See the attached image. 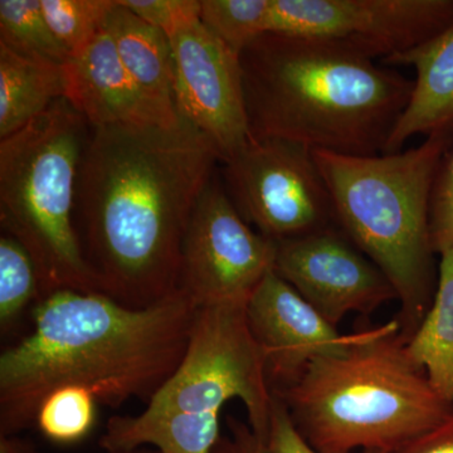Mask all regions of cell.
<instances>
[{
  "label": "cell",
  "mask_w": 453,
  "mask_h": 453,
  "mask_svg": "<svg viewBox=\"0 0 453 453\" xmlns=\"http://www.w3.org/2000/svg\"><path fill=\"white\" fill-rule=\"evenodd\" d=\"M429 234L434 253L453 249V146L443 155L432 184Z\"/></svg>",
  "instance_id": "cell-25"
},
{
  "label": "cell",
  "mask_w": 453,
  "mask_h": 453,
  "mask_svg": "<svg viewBox=\"0 0 453 453\" xmlns=\"http://www.w3.org/2000/svg\"><path fill=\"white\" fill-rule=\"evenodd\" d=\"M125 70L149 106L169 127H180L175 107L174 58L168 35L119 0L104 23Z\"/></svg>",
  "instance_id": "cell-16"
},
{
  "label": "cell",
  "mask_w": 453,
  "mask_h": 453,
  "mask_svg": "<svg viewBox=\"0 0 453 453\" xmlns=\"http://www.w3.org/2000/svg\"><path fill=\"white\" fill-rule=\"evenodd\" d=\"M198 306L179 290L145 309L58 290L33 308V329L0 356V437L35 425L50 392L91 390L97 403L146 404L177 371Z\"/></svg>",
  "instance_id": "cell-2"
},
{
  "label": "cell",
  "mask_w": 453,
  "mask_h": 453,
  "mask_svg": "<svg viewBox=\"0 0 453 453\" xmlns=\"http://www.w3.org/2000/svg\"><path fill=\"white\" fill-rule=\"evenodd\" d=\"M96 404V396L85 387H61L43 399L35 425L53 442L76 443L94 427Z\"/></svg>",
  "instance_id": "cell-22"
},
{
  "label": "cell",
  "mask_w": 453,
  "mask_h": 453,
  "mask_svg": "<svg viewBox=\"0 0 453 453\" xmlns=\"http://www.w3.org/2000/svg\"><path fill=\"white\" fill-rule=\"evenodd\" d=\"M65 96V65L28 58L0 44V140Z\"/></svg>",
  "instance_id": "cell-17"
},
{
  "label": "cell",
  "mask_w": 453,
  "mask_h": 453,
  "mask_svg": "<svg viewBox=\"0 0 453 453\" xmlns=\"http://www.w3.org/2000/svg\"><path fill=\"white\" fill-rule=\"evenodd\" d=\"M247 303L196 309L180 365L142 413L219 417L226 402L240 399L249 413L253 436H266L273 395L266 357L247 323Z\"/></svg>",
  "instance_id": "cell-7"
},
{
  "label": "cell",
  "mask_w": 453,
  "mask_h": 453,
  "mask_svg": "<svg viewBox=\"0 0 453 453\" xmlns=\"http://www.w3.org/2000/svg\"><path fill=\"white\" fill-rule=\"evenodd\" d=\"M436 294L405 345L408 357L453 408V249L441 252Z\"/></svg>",
  "instance_id": "cell-18"
},
{
  "label": "cell",
  "mask_w": 453,
  "mask_h": 453,
  "mask_svg": "<svg viewBox=\"0 0 453 453\" xmlns=\"http://www.w3.org/2000/svg\"><path fill=\"white\" fill-rule=\"evenodd\" d=\"M390 453H453V416Z\"/></svg>",
  "instance_id": "cell-27"
},
{
  "label": "cell",
  "mask_w": 453,
  "mask_h": 453,
  "mask_svg": "<svg viewBox=\"0 0 453 453\" xmlns=\"http://www.w3.org/2000/svg\"><path fill=\"white\" fill-rule=\"evenodd\" d=\"M42 299L40 275L32 256L9 234L0 238V330L11 332L27 309Z\"/></svg>",
  "instance_id": "cell-20"
},
{
  "label": "cell",
  "mask_w": 453,
  "mask_h": 453,
  "mask_svg": "<svg viewBox=\"0 0 453 453\" xmlns=\"http://www.w3.org/2000/svg\"><path fill=\"white\" fill-rule=\"evenodd\" d=\"M219 162L186 124L91 127L73 222L97 294L145 309L179 291L184 235Z\"/></svg>",
  "instance_id": "cell-1"
},
{
  "label": "cell",
  "mask_w": 453,
  "mask_h": 453,
  "mask_svg": "<svg viewBox=\"0 0 453 453\" xmlns=\"http://www.w3.org/2000/svg\"><path fill=\"white\" fill-rule=\"evenodd\" d=\"M273 271L336 327L351 312L372 314L396 299L389 280L335 226L277 241Z\"/></svg>",
  "instance_id": "cell-12"
},
{
  "label": "cell",
  "mask_w": 453,
  "mask_h": 453,
  "mask_svg": "<svg viewBox=\"0 0 453 453\" xmlns=\"http://www.w3.org/2000/svg\"><path fill=\"white\" fill-rule=\"evenodd\" d=\"M271 0H201V22L240 56L259 35L270 32Z\"/></svg>",
  "instance_id": "cell-21"
},
{
  "label": "cell",
  "mask_w": 453,
  "mask_h": 453,
  "mask_svg": "<svg viewBox=\"0 0 453 453\" xmlns=\"http://www.w3.org/2000/svg\"><path fill=\"white\" fill-rule=\"evenodd\" d=\"M276 242L252 228L214 174L190 217L179 290L196 306L247 303L273 270Z\"/></svg>",
  "instance_id": "cell-9"
},
{
  "label": "cell",
  "mask_w": 453,
  "mask_h": 453,
  "mask_svg": "<svg viewBox=\"0 0 453 453\" xmlns=\"http://www.w3.org/2000/svg\"><path fill=\"white\" fill-rule=\"evenodd\" d=\"M0 453H37L28 443L16 436L0 437Z\"/></svg>",
  "instance_id": "cell-28"
},
{
  "label": "cell",
  "mask_w": 453,
  "mask_h": 453,
  "mask_svg": "<svg viewBox=\"0 0 453 453\" xmlns=\"http://www.w3.org/2000/svg\"><path fill=\"white\" fill-rule=\"evenodd\" d=\"M452 23L453 0H271L270 32L344 41L381 61Z\"/></svg>",
  "instance_id": "cell-10"
},
{
  "label": "cell",
  "mask_w": 453,
  "mask_h": 453,
  "mask_svg": "<svg viewBox=\"0 0 453 453\" xmlns=\"http://www.w3.org/2000/svg\"><path fill=\"white\" fill-rule=\"evenodd\" d=\"M169 41L179 119L210 140L220 163L226 162L250 139L240 56L214 37L201 19Z\"/></svg>",
  "instance_id": "cell-11"
},
{
  "label": "cell",
  "mask_w": 453,
  "mask_h": 453,
  "mask_svg": "<svg viewBox=\"0 0 453 453\" xmlns=\"http://www.w3.org/2000/svg\"><path fill=\"white\" fill-rule=\"evenodd\" d=\"M116 0H41L50 31L68 55L81 49L105 23Z\"/></svg>",
  "instance_id": "cell-23"
},
{
  "label": "cell",
  "mask_w": 453,
  "mask_h": 453,
  "mask_svg": "<svg viewBox=\"0 0 453 453\" xmlns=\"http://www.w3.org/2000/svg\"><path fill=\"white\" fill-rule=\"evenodd\" d=\"M65 98L91 127H169L140 95L105 27L81 49L71 53L65 64Z\"/></svg>",
  "instance_id": "cell-14"
},
{
  "label": "cell",
  "mask_w": 453,
  "mask_h": 453,
  "mask_svg": "<svg viewBox=\"0 0 453 453\" xmlns=\"http://www.w3.org/2000/svg\"><path fill=\"white\" fill-rule=\"evenodd\" d=\"M106 453H160L153 447H140V449H131V451H118V452H106Z\"/></svg>",
  "instance_id": "cell-29"
},
{
  "label": "cell",
  "mask_w": 453,
  "mask_h": 453,
  "mask_svg": "<svg viewBox=\"0 0 453 453\" xmlns=\"http://www.w3.org/2000/svg\"><path fill=\"white\" fill-rule=\"evenodd\" d=\"M222 164L226 195L265 237L277 242L335 223L329 189L306 146L250 138Z\"/></svg>",
  "instance_id": "cell-8"
},
{
  "label": "cell",
  "mask_w": 453,
  "mask_h": 453,
  "mask_svg": "<svg viewBox=\"0 0 453 453\" xmlns=\"http://www.w3.org/2000/svg\"><path fill=\"white\" fill-rule=\"evenodd\" d=\"M386 65H411L416 71L412 95L383 154L401 151L417 134L453 129V23L437 37L410 52L389 57Z\"/></svg>",
  "instance_id": "cell-15"
},
{
  "label": "cell",
  "mask_w": 453,
  "mask_h": 453,
  "mask_svg": "<svg viewBox=\"0 0 453 453\" xmlns=\"http://www.w3.org/2000/svg\"><path fill=\"white\" fill-rule=\"evenodd\" d=\"M0 44L18 55L65 65L67 50L50 31L41 0H2L0 2Z\"/></svg>",
  "instance_id": "cell-19"
},
{
  "label": "cell",
  "mask_w": 453,
  "mask_h": 453,
  "mask_svg": "<svg viewBox=\"0 0 453 453\" xmlns=\"http://www.w3.org/2000/svg\"><path fill=\"white\" fill-rule=\"evenodd\" d=\"M273 395V408L266 436L256 438L251 429L235 423L234 438H219L211 453H319L300 436L281 399L275 393ZM362 453L384 452L366 449Z\"/></svg>",
  "instance_id": "cell-24"
},
{
  "label": "cell",
  "mask_w": 453,
  "mask_h": 453,
  "mask_svg": "<svg viewBox=\"0 0 453 453\" xmlns=\"http://www.w3.org/2000/svg\"><path fill=\"white\" fill-rule=\"evenodd\" d=\"M246 315L253 338L266 357L271 390L290 386L315 357L344 350L372 332L339 333L273 270L250 297Z\"/></svg>",
  "instance_id": "cell-13"
},
{
  "label": "cell",
  "mask_w": 453,
  "mask_h": 453,
  "mask_svg": "<svg viewBox=\"0 0 453 453\" xmlns=\"http://www.w3.org/2000/svg\"><path fill=\"white\" fill-rule=\"evenodd\" d=\"M91 125L65 98L0 140V223L32 256L42 299L97 294L74 229L77 175Z\"/></svg>",
  "instance_id": "cell-6"
},
{
  "label": "cell",
  "mask_w": 453,
  "mask_h": 453,
  "mask_svg": "<svg viewBox=\"0 0 453 453\" xmlns=\"http://www.w3.org/2000/svg\"><path fill=\"white\" fill-rule=\"evenodd\" d=\"M407 340L398 320L389 321L273 390L311 449L390 453L451 418V405L408 357Z\"/></svg>",
  "instance_id": "cell-4"
},
{
  "label": "cell",
  "mask_w": 453,
  "mask_h": 453,
  "mask_svg": "<svg viewBox=\"0 0 453 453\" xmlns=\"http://www.w3.org/2000/svg\"><path fill=\"white\" fill-rule=\"evenodd\" d=\"M453 146V129L395 154L350 157L312 150L340 231L395 288L405 338L427 314L434 288L429 196L438 165Z\"/></svg>",
  "instance_id": "cell-5"
},
{
  "label": "cell",
  "mask_w": 453,
  "mask_h": 453,
  "mask_svg": "<svg viewBox=\"0 0 453 453\" xmlns=\"http://www.w3.org/2000/svg\"><path fill=\"white\" fill-rule=\"evenodd\" d=\"M250 138L350 157L384 153L413 80L353 44L268 32L240 55Z\"/></svg>",
  "instance_id": "cell-3"
},
{
  "label": "cell",
  "mask_w": 453,
  "mask_h": 453,
  "mask_svg": "<svg viewBox=\"0 0 453 453\" xmlns=\"http://www.w3.org/2000/svg\"><path fill=\"white\" fill-rule=\"evenodd\" d=\"M149 25L172 37L184 27L201 19V0H119Z\"/></svg>",
  "instance_id": "cell-26"
}]
</instances>
